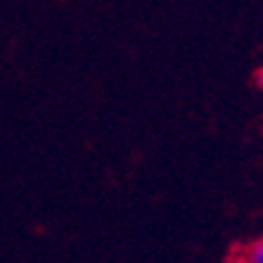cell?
Returning a JSON list of instances; mask_svg holds the SVG:
<instances>
[{"mask_svg":"<svg viewBox=\"0 0 263 263\" xmlns=\"http://www.w3.org/2000/svg\"><path fill=\"white\" fill-rule=\"evenodd\" d=\"M251 83H254V88H256V90L263 92V64L256 69V71H254V76H251Z\"/></svg>","mask_w":263,"mask_h":263,"instance_id":"cell-2","label":"cell"},{"mask_svg":"<svg viewBox=\"0 0 263 263\" xmlns=\"http://www.w3.org/2000/svg\"><path fill=\"white\" fill-rule=\"evenodd\" d=\"M226 263H249V261H247V256L242 254V249H237V251H233V254L228 256Z\"/></svg>","mask_w":263,"mask_h":263,"instance_id":"cell-3","label":"cell"},{"mask_svg":"<svg viewBox=\"0 0 263 263\" xmlns=\"http://www.w3.org/2000/svg\"><path fill=\"white\" fill-rule=\"evenodd\" d=\"M242 254L247 256L249 263H263V237L251 239L249 245L242 249Z\"/></svg>","mask_w":263,"mask_h":263,"instance_id":"cell-1","label":"cell"}]
</instances>
